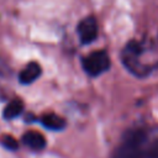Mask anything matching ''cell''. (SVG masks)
Listing matches in <instances>:
<instances>
[{
  "mask_svg": "<svg viewBox=\"0 0 158 158\" xmlns=\"http://www.w3.org/2000/svg\"><path fill=\"white\" fill-rule=\"evenodd\" d=\"M147 142V133L142 128H135L126 133L123 142L116 149L112 158H131V156L138 151Z\"/></svg>",
  "mask_w": 158,
  "mask_h": 158,
  "instance_id": "cell-1",
  "label": "cell"
},
{
  "mask_svg": "<svg viewBox=\"0 0 158 158\" xmlns=\"http://www.w3.org/2000/svg\"><path fill=\"white\" fill-rule=\"evenodd\" d=\"M110 67V59L105 51H95L91 52L83 59V68L84 70L91 75L98 77Z\"/></svg>",
  "mask_w": 158,
  "mask_h": 158,
  "instance_id": "cell-2",
  "label": "cell"
},
{
  "mask_svg": "<svg viewBox=\"0 0 158 158\" xmlns=\"http://www.w3.org/2000/svg\"><path fill=\"white\" fill-rule=\"evenodd\" d=\"M78 35H79L81 43L88 44V43L93 42L98 36L96 20L93 16H88L84 20H81L78 25Z\"/></svg>",
  "mask_w": 158,
  "mask_h": 158,
  "instance_id": "cell-3",
  "label": "cell"
},
{
  "mask_svg": "<svg viewBox=\"0 0 158 158\" xmlns=\"http://www.w3.org/2000/svg\"><path fill=\"white\" fill-rule=\"evenodd\" d=\"M41 75V67L36 62H30L19 74V80L21 84H31Z\"/></svg>",
  "mask_w": 158,
  "mask_h": 158,
  "instance_id": "cell-4",
  "label": "cell"
},
{
  "mask_svg": "<svg viewBox=\"0 0 158 158\" xmlns=\"http://www.w3.org/2000/svg\"><path fill=\"white\" fill-rule=\"evenodd\" d=\"M22 141L28 148H31L33 151H42L46 147L44 136L36 131H28L27 133H25L22 137Z\"/></svg>",
  "mask_w": 158,
  "mask_h": 158,
  "instance_id": "cell-5",
  "label": "cell"
},
{
  "mask_svg": "<svg viewBox=\"0 0 158 158\" xmlns=\"http://www.w3.org/2000/svg\"><path fill=\"white\" fill-rule=\"evenodd\" d=\"M41 123L44 127H47L48 130H53V131H59V130L64 128V126H65L64 118L57 114H53V112L43 115L41 117Z\"/></svg>",
  "mask_w": 158,
  "mask_h": 158,
  "instance_id": "cell-6",
  "label": "cell"
},
{
  "mask_svg": "<svg viewBox=\"0 0 158 158\" xmlns=\"http://www.w3.org/2000/svg\"><path fill=\"white\" fill-rule=\"evenodd\" d=\"M23 110V105H22V101L19 100V99H14L11 100L6 107L4 109V117L10 120V118H15L17 117Z\"/></svg>",
  "mask_w": 158,
  "mask_h": 158,
  "instance_id": "cell-7",
  "label": "cell"
},
{
  "mask_svg": "<svg viewBox=\"0 0 158 158\" xmlns=\"http://www.w3.org/2000/svg\"><path fill=\"white\" fill-rule=\"evenodd\" d=\"M144 158H158V139L144 144Z\"/></svg>",
  "mask_w": 158,
  "mask_h": 158,
  "instance_id": "cell-8",
  "label": "cell"
},
{
  "mask_svg": "<svg viewBox=\"0 0 158 158\" xmlns=\"http://www.w3.org/2000/svg\"><path fill=\"white\" fill-rule=\"evenodd\" d=\"M2 144H4L6 148H9V149H16V148L19 147L17 141H16L12 136H5V137L2 138Z\"/></svg>",
  "mask_w": 158,
  "mask_h": 158,
  "instance_id": "cell-9",
  "label": "cell"
}]
</instances>
